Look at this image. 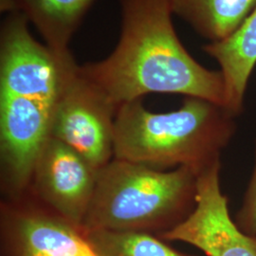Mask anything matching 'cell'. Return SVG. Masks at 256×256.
<instances>
[{"label":"cell","instance_id":"obj_7","mask_svg":"<svg viewBox=\"0 0 256 256\" xmlns=\"http://www.w3.org/2000/svg\"><path fill=\"white\" fill-rule=\"evenodd\" d=\"M220 160L198 174L192 214L158 238L190 244L206 256H256V236L243 232L230 218L228 198L220 187Z\"/></svg>","mask_w":256,"mask_h":256},{"label":"cell","instance_id":"obj_10","mask_svg":"<svg viewBox=\"0 0 256 256\" xmlns=\"http://www.w3.org/2000/svg\"><path fill=\"white\" fill-rule=\"evenodd\" d=\"M95 0H0L1 12L18 14L36 28L46 46L61 54L70 44Z\"/></svg>","mask_w":256,"mask_h":256},{"label":"cell","instance_id":"obj_13","mask_svg":"<svg viewBox=\"0 0 256 256\" xmlns=\"http://www.w3.org/2000/svg\"><path fill=\"white\" fill-rule=\"evenodd\" d=\"M234 222L243 232L256 236V144L254 166L250 180L240 210L236 214Z\"/></svg>","mask_w":256,"mask_h":256},{"label":"cell","instance_id":"obj_4","mask_svg":"<svg viewBox=\"0 0 256 256\" xmlns=\"http://www.w3.org/2000/svg\"><path fill=\"white\" fill-rule=\"evenodd\" d=\"M198 176L187 167L162 171L113 158L98 172L81 232L158 236L192 214L196 205Z\"/></svg>","mask_w":256,"mask_h":256},{"label":"cell","instance_id":"obj_11","mask_svg":"<svg viewBox=\"0 0 256 256\" xmlns=\"http://www.w3.org/2000/svg\"><path fill=\"white\" fill-rule=\"evenodd\" d=\"M174 14L209 42L232 36L256 6V0H170Z\"/></svg>","mask_w":256,"mask_h":256},{"label":"cell","instance_id":"obj_3","mask_svg":"<svg viewBox=\"0 0 256 256\" xmlns=\"http://www.w3.org/2000/svg\"><path fill=\"white\" fill-rule=\"evenodd\" d=\"M225 106L186 97L178 110L152 112L142 99L120 106L115 117L114 158L162 171L187 167L200 174L220 162L236 132Z\"/></svg>","mask_w":256,"mask_h":256},{"label":"cell","instance_id":"obj_1","mask_svg":"<svg viewBox=\"0 0 256 256\" xmlns=\"http://www.w3.org/2000/svg\"><path fill=\"white\" fill-rule=\"evenodd\" d=\"M78 68L72 52L58 54L32 36L23 16L7 14L0 30V151L2 185L14 200L27 194Z\"/></svg>","mask_w":256,"mask_h":256},{"label":"cell","instance_id":"obj_8","mask_svg":"<svg viewBox=\"0 0 256 256\" xmlns=\"http://www.w3.org/2000/svg\"><path fill=\"white\" fill-rule=\"evenodd\" d=\"M14 206L3 220L5 256H99L80 230L36 202Z\"/></svg>","mask_w":256,"mask_h":256},{"label":"cell","instance_id":"obj_2","mask_svg":"<svg viewBox=\"0 0 256 256\" xmlns=\"http://www.w3.org/2000/svg\"><path fill=\"white\" fill-rule=\"evenodd\" d=\"M119 41L106 58L79 66L117 108L150 93L180 94L225 106L220 70L200 64L176 32L170 0H120Z\"/></svg>","mask_w":256,"mask_h":256},{"label":"cell","instance_id":"obj_9","mask_svg":"<svg viewBox=\"0 0 256 256\" xmlns=\"http://www.w3.org/2000/svg\"><path fill=\"white\" fill-rule=\"evenodd\" d=\"M202 50L220 64L225 82V108L238 117L243 111L248 81L256 66V6L232 36L209 42Z\"/></svg>","mask_w":256,"mask_h":256},{"label":"cell","instance_id":"obj_6","mask_svg":"<svg viewBox=\"0 0 256 256\" xmlns=\"http://www.w3.org/2000/svg\"><path fill=\"white\" fill-rule=\"evenodd\" d=\"M117 110L78 68L56 111L52 137L72 147L99 171L114 158Z\"/></svg>","mask_w":256,"mask_h":256},{"label":"cell","instance_id":"obj_5","mask_svg":"<svg viewBox=\"0 0 256 256\" xmlns=\"http://www.w3.org/2000/svg\"><path fill=\"white\" fill-rule=\"evenodd\" d=\"M98 172L72 147L50 136L38 155L28 192L41 207L81 230Z\"/></svg>","mask_w":256,"mask_h":256},{"label":"cell","instance_id":"obj_12","mask_svg":"<svg viewBox=\"0 0 256 256\" xmlns=\"http://www.w3.org/2000/svg\"><path fill=\"white\" fill-rule=\"evenodd\" d=\"M82 234L99 256H196L180 252L150 234L98 230Z\"/></svg>","mask_w":256,"mask_h":256}]
</instances>
